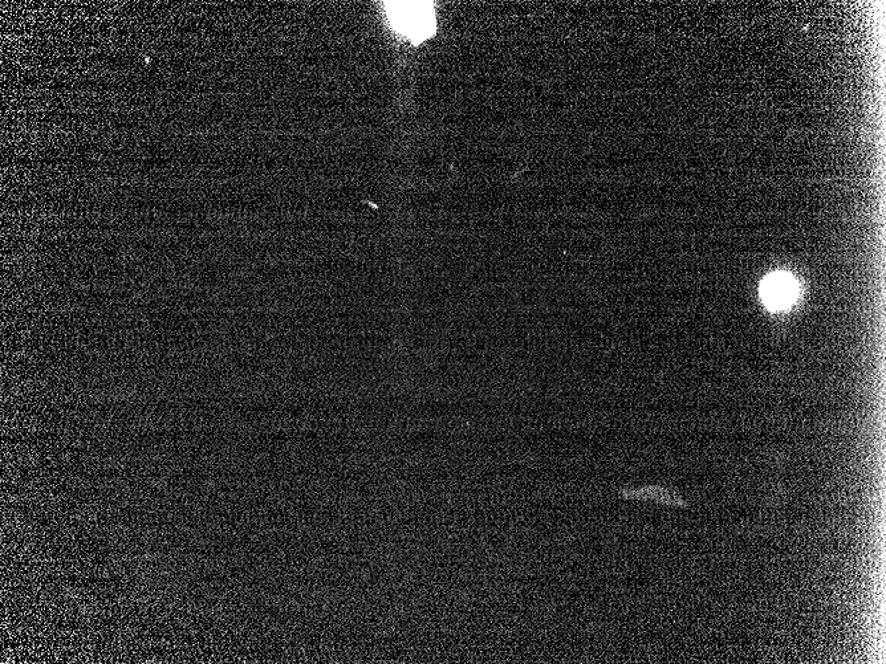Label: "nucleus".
<instances>
[{"label":"nucleus","mask_w":886,"mask_h":664,"mask_svg":"<svg viewBox=\"0 0 886 664\" xmlns=\"http://www.w3.org/2000/svg\"><path fill=\"white\" fill-rule=\"evenodd\" d=\"M388 4L390 20L413 43L424 42L436 31V16L432 3L392 2Z\"/></svg>","instance_id":"1"},{"label":"nucleus","mask_w":886,"mask_h":664,"mask_svg":"<svg viewBox=\"0 0 886 664\" xmlns=\"http://www.w3.org/2000/svg\"><path fill=\"white\" fill-rule=\"evenodd\" d=\"M798 295V281L788 272H774L764 277L760 284V297L764 307L771 312L787 311L798 300Z\"/></svg>","instance_id":"2"},{"label":"nucleus","mask_w":886,"mask_h":664,"mask_svg":"<svg viewBox=\"0 0 886 664\" xmlns=\"http://www.w3.org/2000/svg\"><path fill=\"white\" fill-rule=\"evenodd\" d=\"M627 498L637 500H653L656 503L676 505V507H684L685 503L677 495L672 492L662 490L658 487L644 488V490L633 492L632 495H625Z\"/></svg>","instance_id":"3"}]
</instances>
